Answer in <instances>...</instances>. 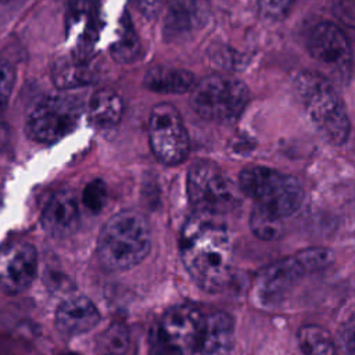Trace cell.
<instances>
[{"instance_id": "9a60e30c", "label": "cell", "mask_w": 355, "mask_h": 355, "mask_svg": "<svg viewBox=\"0 0 355 355\" xmlns=\"http://www.w3.org/2000/svg\"><path fill=\"white\" fill-rule=\"evenodd\" d=\"M234 323L226 312H214L205 319V326L196 345L193 355H230L233 347Z\"/></svg>"}, {"instance_id": "83f0119b", "label": "cell", "mask_w": 355, "mask_h": 355, "mask_svg": "<svg viewBox=\"0 0 355 355\" xmlns=\"http://www.w3.org/2000/svg\"><path fill=\"white\" fill-rule=\"evenodd\" d=\"M340 341L348 355H355V319H351L341 327Z\"/></svg>"}, {"instance_id": "7a4b0ae2", "label": "cell", "mask_w": 355, "mask_h": 355, "mask_svg": "<svg viewBox=\"0 0 355 355\" xmlns=\"http://www.w3.org/2000/svg\"><path fill=\"white\" fill-rule=\"evenodd\" d=\"M294 92L320 136L340 146L351 130L345 104L331 82L315 71H300L293 79Z\"/></svg>"}, {"instance_id": "cb8c5ba5", "label": "cell", "mask_w": 355, "mask_h": 355, "mask_svg": "<svg viewBox=\"0 0 355 355\" xmlns=\"http://www.w3.org/2000/svg\"><path fill=\"white\" fill-rule=\"evenodd\" d=\"M107 201V186L101 179H93L83 189V204L92 212H100Z\"/></svg>"}, {"instance_id": "ffe728a7", "label": "cell", "mask_w": 355, "mask_h": 355, "mask_svg": "<svg viewBox=\"0 0 355 355\" xmlns=\"http://www.w3.org/2000/svg\"><path fill=\"white\" fill-rule=\"evenodd\" d=\"M141 44L136 31L132 26L129 15L122 21L118 39L111 46V55L119 64H129L140 57Z\"/></svg>"}, {"instance_id": "d4e9b609", "label": "cell", "mask_w": 355, "mask_h": 355, "mask_svg": "<svg viewBox=\"0 0 355 355\" xmlns=\"http://www.w3.org/2000/svg\"><path fill=\"white\" fill-rule=\"evenodd\" d=\"M15 83V69L4 58H0V108H4L11 97Z\"/></svg>"}, {"instance_id": "44dd1931", "label": "cell", "mask_w": 355, "mask_h": 355, "mask_svg": "<svg viewBox=\"0 0 355 355\" xmlns=\"http://www.w3.org/2000/svg\"><path fill=\"white\" fill-rule=\"evenodd\" d=\"M250 227H251L252 233L263 241L277 240L284 234L283 219H280L258 207H254V209L250 215Z\"/></svg>"}, {"instance_id": "5bb4252c", "label": "cell", "mask_w": 355, "mask_h": 355, "mask_svg": "<svg viewBox=\"0 0 355 355\" xmlns=\"http://www.w3.org/2000/svg\"><path fill=\"white\" fill-rule=\"evenodd\" d=\"M100 322L97 306L83 295H73L62 301L55 311V327L68 337L90 331Z\"/></svg>"}, {"instance_id": "f546056e", "label": "cell", "mask_w": 355, "mask_h": 355, "mask_svg": "<svg viewBox=\"0 0 355 355\" xmlns=\"http://www.w3.org/2000/svg\"><path fill=\"white\" fill-rule=\"evenodd\" d=\"M10 143V130L6 123L0 122V151H3Z\"/></svg>"}, {"instance_id": "2e32d148", "label": "cell", "mask_w": 355, "mask_h": 355, "mask_svg": "<svg viewBox=\"0 0 355 355\" xmlns=\"http://www.w3.org/2000/svg\"><path fill=\"white\" fill-rule=\"evenodd\" d=\"M143 83L151 92L179 94L193 90L197 85V80L196 76L187 69L159 65L146 72Z\"/></svg>"}, {"instance_id": "52a82bcc", "label": "cell", "mask_w": 355, "mask_h": 355, "mask_svg": "<svg viewBox=\"0 0 355 355\" xmlns=\"http://www.w3.org/2000/svg\"><path fill=\"white\" fill-rule=\"evenodd\" d=\"M80 103L69 94H50L37 101L25 122L26 135L39 143H54L73 130Z\"/></svg>"}, {"instance_id": "f1b7e54d", "label": "cell", "mask_w": 355, "mask_h": 355, "mask_svg": "<svg viewBox=\"0 0 355 355\" xmlns=\"http://www.w3.org/2000/svg\"><path fill=\"white\" fill-rule=\"evenodd\" d=\"M290 3L288 1H262L259 3L261 11L268 15V17H273V18H279L282 15H284L287 12V10L290 8Z\"/></svg>"}, {"instance_id": "7c38bea8", "label": "cell", "mask_w": 355, "mask_h": 355, "mask_svg": "<svg viewBox=\"0 0 355 355\" xmlns=\"http://www.w3.org/2000/svg\"><path fill=\"white\" fill-rule=\"evenodd\" d=\"M205 319L207 316L197 306L179 304L164 313L158 333L182 351L193 348L202 333Z\"/></svg>"}, {"instance_id": "8fae6325", "label": "cell", "mask_w": 355, "mask_h": 355, "mask_svg": "<svg viewBox=\"0 0 355 355\" xmlns=\"http://www.w3.org/2000/svg\"><path fill=\"white\" fill-rule=\"evenodd\" d=\"M37 270V252L31 243H18L0 255V288L6 294L26 290Z\"/></svg>"}, {"instance_id": "5b68a950", "label": "cell", "mask_w": 355, "mask_h": 355, "mask_svg": "<svg viewBox=\"0 0 355 355\" xmlns=\"http://www.w3.org/2000/svg\"><path fill=\"white\" fill-rule=\"evenodd\" d=\"M187 196L196 212L222 216L240 205V187L211 161H197L187 172Z\"/></svg>"}, {"instance_id": "e0dca14e", "label": "cell", "mask_w": 355, "mask_h": 355, "mask_svg": "<svg viewBox=\"0 0 355 355\" xmlns=\"http://www.w3.org/2000/svg\"><path fill=\"white\" fill-rule=\"evenodd\" d=\"M123 114L121 97L108 89L96 90L89 101L90 121L100 128L115 126Z\"/></svg>"}, {"instance_id": "484cf974", "label": "cell", "mask_w": 355, "mask_h": 355, "mask_svg": "<svg viewBox=\"0 0 355 355\" xmlns=\"http://www.w3.org/2000/svg\"><path fill=\"white\" fill-rule=\"evenodd\" d=\"M334 15L347 26L355 28V0H341L333 4Z\"/></svg>"}, {"instance_id": "7402d4cb", "label": "cell", "mask_w": 355, "mask_h": 355, "mask_svg": "<svg viewBox=\"0 0 355 355\" xmlns=\"http://www.w3.org/2000/svg\"><path fill=\"white\" fill-rule=\"evenodd\" d=\"M197 10L193 3H173L168 11L165 32L166 33H179L194 26L197 22Z\"/></svg>"}, {"instance_id": "ac0fdd59", "label": "cell", "mask_w": 355, "mask_h": 355, "mask_svg": "<svg viewBox=\"0 0 355 355\" xmlns=\"http://www.w3.org/2000/svg\"><path fill=\"white\" fill-rule=\"evenodd\" d=\"M53 82L60 89H73L86 86L93 82V71L86 65V61L60 60L51 71Z\"/></svg>"}, {"instance_id": "277c9868", "label": "cell", "mask_w": 355, "mask_h": 355, "mask_svg": "<svg viewBox=\"0 0 355 355\" xmlns=\"http://www.w3.org/2000/svg\"><path fill=\"white\" fill-rule=\"evenodd\" d=\"M243 194L255 201V207L284 219L295 214L304 200L300 182L269 166H247L239 175Z\"/></svg>"}, {"instance_id": "d6986e66", "label": "cell", "mask_w": 355, "mask_h": 355, "mask_svg": "<svg viewBox=\"0 0 355 355\" xmlns=\"http://www.w3.org/2000/svg\"><path fill=\"white\" fill-rule=\"evenodd\" d=\"M298 344L304 355H337L330 333L319 324L302 326L298 331Z\"/></svg>"}, {"instance_id": "4dcf8cb0", "label": "cell", "mask_w": 355, "mask_h": 355, "mask_svg": "<svg viewBox=\"0 0 355 355\" xmlns=\"http://www.w3.org/2000/svg\"><path fill=\"white\" fill-rule=\"evenodd\" d=\"M61 355H78V354H73V352H65V354H61Z\"/></svg>"}, {"instance_id": "30bf717a", "label": "cell", "mask_w": 355, "mask_h": 355, "mask_svg": "<svg viewBox=\"0 0 355 355\" xmlns=\"http://www.w3.org/2000/svg\"><path fill=\"white\" fill-rule=\"evenodd\" d=\"M311 273V269L298 251L291 257L275 262L259 275L255 284L257 298L263 305L276 304L288 294L304 276Z\"/></svg>"}, {"instance_id": "8992f818", "label": "cell", "mask_w": 355, "mask_h": 355, "mask_svg": "<svg viewBox=\"0 0 355 355\" xmlns=\"http://www.w3.org/2000/svg\"><path fill=\"white\" fill-rule=\"evenodd\" d=\"M248 101L250 92L241 80L219 73L197 82L190 98L193 110L201 118L216 122L236 118Z\"/></svg>"}, {"instance_id": "3957f363", "label": "cell", "mask_w": 355, "mask_h": 355, "mask_svg": "<svg viewBox=\"0 0 355 355\" xmlns=\"http://www.w3.org/2000/svg\"><path fill=\"white\" fill-rule=\"evenodd\" d=\"M151 247L150 227L136 211H122L103 226L97 240L100 262L111 270H126L140 263Z\"/></svg>"}, {"instance_id": "9c48e42d", "label": "cell", "mask_w": 355, "mask_h": 355, "mask_svg": "<svg viewBox=\"0 0 355 355\" xmlns=\"http://www.w3.org/2000/svg\"><path fill=\"white\" fill-rule=\"evenodd\" d=\"M311 57L334 79L347 80L352 71V49L348 37L333 22L316 24L308 35Z\"/></svg>"}, {"instance_id": "4316f807", "label": "cell", "mask_w": 355, "mask_h": 355, "mask_svg": "<svg viewBox=\"0 0 355 355\" xmlns=\"http://www.w3.org/2000/svg\"><path fill=\"white\" fill-rule=\"evenodd\" d=\"M147 355H183L182 349L166 341L159 333L158 337L153 340L151 347L147 352Z\"/></svg>"}, {"instance_id": "603a6c76", "label": "cell", "mask_w": 355, "mask_h": 355, "mask_svg": "<svg viewBox=\"0 0 355 355\" xmlns=\"http://www.w3.org/2000/svg\"><path fill=\"white\" fill-rule=\"evenodd\" d=\"M128 349V331L122 324H111L100 337L97 355H125Z\"/></svg>"}, {"instance_id": "4fadbf2b", "label": "cell", "mask_w": 355, "mask_h": 355, "mask_svg": "<svg viewBox=\"0 0 355 355\" xmlns=\"http://www.w3.org/2000/svg\"><path fill=\"white\" fill-rule=\"evenodd\" d=\"M80 216L75 194L69 190H60L51 196L44 205L40 223L47 234L62 239L76 232Z\"/></svg>"}, {"instance_id": "ba28073f", "label": "cell", "mask_w": 355, "mask_h": 355, "mask_svg": "<svg viewBox=\"0 0 355 355\" xmlns=\"http://www.w3.org/2000/svg\"><path fill=\"white\" fill-rule=\"evenodd\" d=\"M148 141L155 158L168 165L182 164L190 151V140L176 107L159 103L148 118Z\"/></svg>"}, {"instance_id": "6da1fadb", "label": "cell", "mask_w": 355, "mask_h": 355, "mask_svg": "<svg viewBox=\"0 0 355 355\" xmlns=\"http://www.w3.org/2000/svg\"><path fill=\"white\" fill-rule=\"evenodd\" d=\"M180 255L191 279L202 290H222L232 276V239L220 216L194 212L180 233Z\"/></svg>"}]
</instances>
